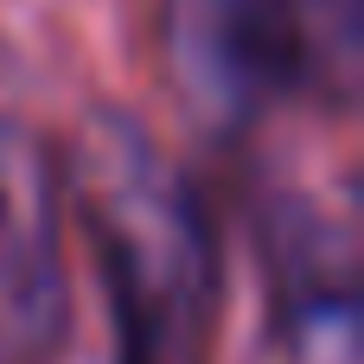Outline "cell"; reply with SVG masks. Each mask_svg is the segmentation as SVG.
Segmentation results:
<instances>
[{
    "label": "cell",
    "mask_w": 364,
    "mask_h": 364,
    "mask_svg": "<svg viewBox=\"0 0 364 364\" xmlns=\"http://www.w3.org/2000/svg\"><path fill=\"white\" fill-rule=\"evenodd\" d=\"M256 364H364V314L358 269L346 224H301L275 250L269 288V333Z\"/></svg>",
    "instance_id": "obj_4"
},
{
    "label": "cell",
    "mask_w": 364,
    "mask_h": 364,
    "mask_svg": "<svg viewBox=\"0 0 364 364\" xmlns=\"http://www.w3.org/2000/svg\"><path fill=\"white\" fill-rule=\"evenodd\" d=\"M166 45L205 115H256L282 96L346 109L364 0H166Z\"/></svg>",
    "instance_id": "obj_2"
},
{
    "label": "cell",
    "mask_w": 364,
    "mask_h": 364,
    "mask_svg": "<svg viewBox=\"0 0 364 364\" xmlns=\"http://www.w3.org/2000/svg\"><path fill=\"white\" fill-rule=\"evenodd\" d=\"M70 339L58 154L0 122V364H58Z\"/></svg>",
    "instance_id": "obj_3"
},
{
    "label": "cell",
    "mask_w": 364,
    "mask_h": 364,
    "mask_svg": "<svg viewBox=\"0 0 364 364\" xmlns=\"http://www.w3.org/2000/svg\"><path fill=\"white\" fill-rule=\"evenodd\" d=\"M58 179L115 307V364H198L218 320V230L186 166L134 115L90 109Z\"/></svg>",
    "instance_id": "obj_1"
}]
</instances>
